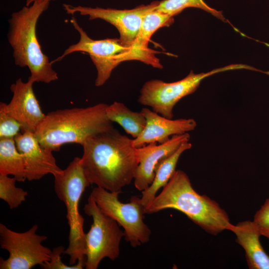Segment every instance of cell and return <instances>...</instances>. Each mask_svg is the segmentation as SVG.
<instances>
[{
  "instance_id": "obj_1",
  "label": "cell",
  "mask_w": 269,
  "mask_h": 269,
  "mask_svg": "<svg viewBox=\"0 0 269 269\" xmlns=\"http://www.w3.org/2000/svg\"><path fill=\"white\" fill-rule=\"evenodd\" d=\"M82 145L81 164L91 184L121 192L134 180L139 160L133 139L113 128L88 138Z\"/></svg>"
},
{
  "instance_id": "obj_2",
  "label": "cell",
  "mask_w": 269,
  "mask_h": 269,
  "mask_svg": "<svg viewBox=\"0 0 269 269\" xmlns=\"http://www.w3.org/2000/svg\"><path fill=\"white\" fill-rule=\"evenodd\" d=\"M173 209L185 214L206 232L217 235L230 230L228 214L215 201L200 195L193 188L188 175L177 170L162 191L145 208V214Z\"/></svg>"
},
{
  "instance_id": "obj_3",
  "label": "cell",
  "mask_w": 269,
  "mask_h": 269,
  "mask_svg": "<svg viewBox=\"0 0 269 269\" xmlns=\"http://www.w3.org/2000/svg\"><path fill=\"white\" fill-rule=\"evenodd\" d=\"M108 105L58 110L46 115L34 133L40 144L59 151L67 143L82 145L89 137L114 128L106 115Z\"/></svg>"
},
{
  "instance_id": "obj_4",
  "label": "cell",
  "mask_w": 269,
  "mask_h": 269,
  "mask_svg": "<svg viewBox=\"0 0 269 269\" xmlns=\"http://www.w3.org/2000/svg\"><path fill=\"white\" fill-rule=\"evenodd\" d=\"M49 1H35L13 12L8 20V42L13 49L15 64L27 67L30 72L28 78L34 82L49 83L58 79L52 63L44 54L36 33L38 20L49 7Z\"/></svg>"
},
{
  "instance_id": "obj_5",
  "label": "cell",
  "mask_w": 269,
  "mask_h": 269,
  "mask_svg": "<svg viewBox=\"0 0 269 269\" xmlns=\"http://www.w3.org/2000/svg\"><path fill=\"white\" fill-rule=\"evenodd\" d=\"M53 176L54 190L65 204L69 227V244L64 254L69 256L70 265L77 262L85 264L84 219L79 212V204L83 193L91 183L84 172L81 158L75 157L66 169Z\"/></svg>"
},
{
  "instance_id": "obj_6",
  "label": "cell",
  "mask_w": 269,
  "mask_h": 269,
  "mask_svg": "<svg viewBox=\"0 0 269 269\" xmlns=\"http://www.w3.org/2000/svg\"><path fill=\"white\" fill-rule=\"evenodd\" d=\"M247 68V65L231 64L206 73L196 74L191 70L185 78L174 82L151 80L142 86L138 102L150 107L162 116L173 119V109L176 104L183 97L193 93L203 79L220 72Z\"/></svg>"
},
{
  "instance_id": "obj_7",
  "label": "cell",
  "mask_w": 269,
  "mask_h": 269,
  "mask_svg": "<svg viewBox=\"0 0 269 269\" xmlns=\"http://www.w3.org/2000/svg\"><path fill=\"white\" fill-rule=\"evenodd\" d=\"M120 193L97 186L93 189L90 195L101 211L123 228L125 239L135 248L150 240V229L143 221L145 207L140 198L136 196H133L128 203L121 202Z\"/></svg>"
},
{
  "instance_id": "obj_8",
  "label": "cell",
  "mask_w": 269,
  "mask_h": 269,
  "mask_svg": "<svg viewBox=\"0 0 269 269\" xmlns=\"http://www.w3.org/2000/svg\"><path fill=\"white\" fill-rule=\"evenodd\" d=\"M84 211L93 219L91 228L85 235V267L96 269L105 258L115 261L119 257L121 241L125 234L116 220L101 211L91 195Z\"/></svg>"
},
{
  "instance_id": "obj_9",
  "label": "cell",
  "mask_w": 269,
  "mask_h": 269,
  "mask_svg": "<svg viewBox=\"0 0 269 269\" xmlns=\"http://www.w3.org/2000/svg\"><path fill=\"white\" fill-rule=\"evenodd\" d=\"M38 228L35 224L26 231L17 232L0 224V245L9 256L0 258V269H30L35 266L49 262L52 250L42 243L47 239L36 234Z\"/></svg>"
},
{
  "instance_id": "obj_10",
  "label": "cell",
  "mask_w": 269,
  "mask_h": 269,
  "mask_svg": "<svg viewBox=\"0 0 269 269\" xmlns=\"http://www.w3.org/2000/svg\"><path fill=\"white\" fill-rule=\"evenodd\" d=\"M70 21L79 33L80 40L77 43L70 45L60 56L51 62L53 64L59 61L73 52L86 53L89 55L97 71L95 86H101L109 79L114 69L122 62L126 61L131 47L123 45L119 38L93 40L78 24L74 17Z\"/></svg>"
},
{
  "instance_id": "obj_11",
  "label": "cell",
  "mask_w": 269,
  "mask_h": 269,
  "mask_svg": "<svg viewBox=\"0 0 269 269\" xmlns=\"http://www.w3.org/2000/svg\"><path fill=\"white\" fill-rule=\"evenodd\" d=\"M159 3V1H155L147 5H140L133 9L124 10L73 6L68 4H63V6L67 14L79 13L82 15H88L90 20L99 18L112 24L119 32L121 43L126 46H131L144 16L155 9Z\"/></svg>"
},
{
  "instance_id": "obj_12",
  "label": "cell",
  "mask_w": 269,
  "mask_h": 269,
  "mask_svg": "<svg viewBox=\"0 0 269 269\" xmlns=\"http://www.w3.org/2000/svg\"><path fill=\"white\" fill-rule=\"evenodd\" d=\"M14 138L23 157L28 181L39 180L48 174L54 176L62 170L57 165L52 151L40 144L34 133L21 130Z\"/></svg>"
},
{
  "instance_id": "obj_13",
  "label": "cell",
  "mask_w": 269,
  "mask_h": 269,
  "mask_svg": "<svg viewBox=\"0 0 269 269\" xmlns=\"http://www.w3.org/2000/svg\"><path fill=\"white\" fill-rule=\"evenodd\" d=\"M190 137L188 133L175 134L164 143H151L137 148L139 163L134 179L136 189L142 191L148 187L154 179L157 164L183 143L189 141Z\"/></svg>"
},
{
  "instance_id": "obj_14",
  "label": "cell",
  "mask_w": 269,
  "mask_h": 269,
  "mask_svg": "<svg viewBox=\"0 0 269 269\" xmlns=\"http://www.w3.org/2000/svg\"><path fill=\"white\" fill-rule=\"evenodd\" d=\"M34 83L29 78L26 82L18 79L10 86L12 97L5 105L7 112L21 125V130L32 133L35 132L46 116L34 93Z\"/></svg>"
},
{
  "instance_id": "obj_15",
  "label": "cell",
  "mask_w": 269,
  "mask_h": 269,
  "mask_svg": "<svg viewBox=\"0 0 269 269\" xmlns=\"http://www.w3.org/2000/svg\"><path fill=\"white\" fill-rule=\"evenodd\" d=\"M140 112L146 119V125L140 135L133 138V144L136 148L151 143H164L170 136L192 131L197 126L191 118L168 119L146 107Z\"/></svg>"
},
{
  "instance_id": "obj_16",
  "label": "cell",
  "mask_w": 269,
  "mask_h": 269,
  "mask_svg": "<svg viewBox=\"0 0 269 269\" xmlns=\"http://www.w3.org/2000/svg\"><path fill=\"white\" fill-rule=\"evenodd\" d=\"M174 19L167 14L154 9L144 17L137 34L130 46L127 61L136 60L158 69L162 68L159 60L155 56L158 52L148 47V42L152 34L159 28L169 26Z\"/></svg>"
},
{
  "instance_id": "obj_17",
  "label": "cell",
  "mask_w": 269,
  "mask_h": 269,
  "mask_svg": "<svg viewBox=\"0 0 269 269\" xmlns=\"http://www.w3.org/2000/svg\"><path fill=\"white\" fill-rule=\"evenodd\" d=\"M236 236V242L245 252L250 269H269V255L260 242L261 233L254 221H245L233 224L230 230Z\"/></svg>"
},
{
  "instance_id": "obj_18",
  "label": "cell",
  "mask_w": 269,
  "mask_h": 269,
  "mask_svg": "<svg viewBox=\"0 0 269 269\" xmlns=\"http://www.w3.org/2000/svg\"><path fill=\"white\" fill-rule=\"evenodd\" d=\"M191 147V143L185 142L175 152L157 164L152 182L148 187L141 191V202L145 208L152 202L158 190L165 186L172 177L181 155Z\"/></svg>"
},
{
  "instance_id": "obj_19",
  "label": "cell",
  "mask_w": 269,
  "mask_h": 269,
  "mask_svg": "<svg viewBox=\"0 0 269 269\" xmlns=\"http://www.w3.org/2000/svg\"><path fill=\"white\" fill-rule=\"evenodd\" d=\"M0 175H11L19 182L27 180L24 158L14 138L0 139Z\"/></svg>"
},
{
  "instance_id": "obj_20",
  "label": "cell",
  "mask_w": 269,
  "mask_h": 269,
  "mask_svg": "<svg viewBox=\"0 0 269 269\" xmlns=\"http://www.w3.org/2000/svg\"><path fill=\"white\" fill-rule=\"evenodd\" d=\"M108 119L118 124L134 138L138 137L146 125V119L140 111L134 112L123 103L114 102L106 109Z\"/></svg>"
},
{
  "instance_id": "obj_21",
  "label": "cell",
  "mask_w": 269,
  "mask_h": 269,
  "mask_svg": "<svg viewBox=\"0 0 269 269\" xmlns=\"http://www.w3.org/2000/svg\"><path fill=\"white\" fill-rule=\"evenodd\" d=\"M187 7L201 9L224 21H226L222 11L211 7L204 0H163L159 1L155 9L173 17Z\"/></svg>"
},
{
  "instance_id": "obj_22",
  "label": "cell",
  "mask_w": 269,
  "mask_h": 269,
  "mask_svg": "<svg viewBox=\"0 0 269 269\" xmlns=\"http://www.w3.org/2000/svg\"><path fill=\"white\" fill-rule=\"evenodd\" d=\"M16 179L8 175H0V198L4 200L10 209L17 208L26 200V191L15 185Z\"/></svg>"
},
{
  "instance_id": "obj_23",
  "label": "cell",
  "mask_w": 269,
  "mask_h": 269,
  "mask_svg": "<svg viewBox=\"0 0 269 269\" xmlns=\"http://www.w3.org/2000/svg\"><path fill=\"white\" fill-rule=\"evenodd\" d=\"M5 105L0 103V139L14 138L22 129L19 122L7 112Z\"/></svg>"
},
{
  "instance_id": "obj_24",
  "label": "cell",
  "mask_w": 269,
  "mask_h": 269,
  "mask_svg": "<svg viewBox=\"0 0 269 269\" xmlns=\"http://www.w3.org/2000/svg\"><path fill=\"white\" fill-rule=\"evenodd\" d=\"M65 248L64 246L55 247L52 250L50 260L40 265L44 269H82L85 264L77 262L74 265H67L62 261L61 255L64 254Z\"/></svg>"
},
{
  "instance_id": "obj_25",
  "label": "cell",
  "mask_w": 269,
  "mask_h": 269,
  "mask_svg": "<svg viewBox=\"0 0 269 269\" xmlns=\"http://www.w3.org/2000/svg\"><path fill=\"white\" fill-rule=\"evenodd\" d=\"M254 222L258 226L262 236L269 240V198L267 199L254 215Z\"/></svg>"
},
{
  "instance_id": "obj_26",
  "label": "cell",
  "mask_w": 269,
  "mask_h": 269,
  "mask_svg": "<svg viewBox=\"0 0 269 269\" xmlns=\"http://www.w3.org/2000/svg\"><path fill=\"white\" fill-rule=\"evenodd\" d=\"M56 0H26V6H29L31 4H32L33 2L35 1H49L50 2L51 1H53Z\"/></svg>"
}]
</instances>
